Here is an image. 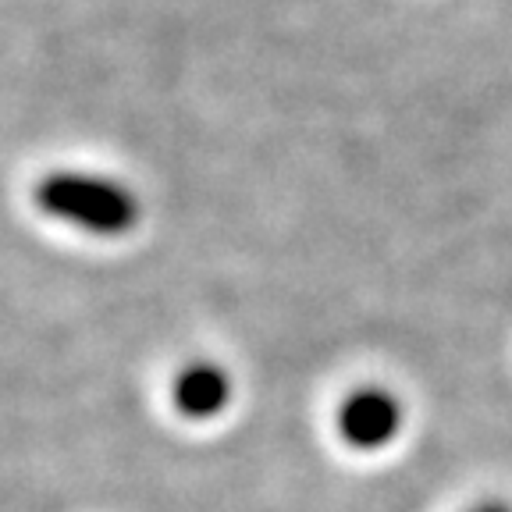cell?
<instances>
[{
    "mask_svg": "<svg viewBox=\"0 0 512 512\" xmlns=\"http://www.w3.org/2000/svg\"><path fill=\"white\" fill-rule=\"evenodd\" d=\"M399 431L402 402L388 388L367 384V388H356V392L345 395V402L338 406V434L352 448L374 452V448H384L388 441H395Z\"/></svg>",
    "mask_w": 512,
    "mask_h": 512,
    "instance_id": "cell-1",
    "label": "cell"
},
{
    "mask_svg": "<svg viewBox=\"0 0 512 512\" xmlns=\"http://www.w3.org/2000/svg\"><path fill=\"white\" fill-rule=\"evenodd\" d=\"M224 395H228V384H224V377L214 367L192 370L182 381V402L192 413H214L224 402Z\"/></svg>",
    "mask_w": 512,
    "mask_h": 512,
    "instance_id": "cell-2",
    "label": "cell"
},
{
    "mask_svg": "<svg viewBox=\"0 0 512 512\" xmlns=\"http://www.w3.org/2000/svg\"><path fill=\"white\" fill-rule=\"evenodd\" d=\"M477 512H509V509H502V505H484V509H477Z\"/></svg>",
    "mask_w": 512,
    "mask_h": 512,
    "instance_id": "cell-3",
    "label": "cell"
}]
</instances>
